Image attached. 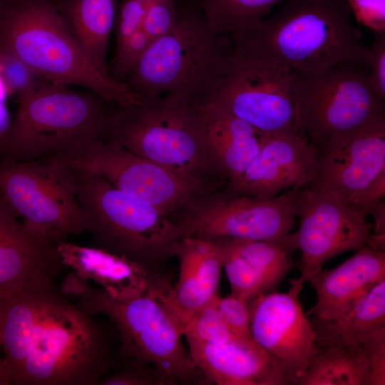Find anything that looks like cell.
I'll return each mask as SVG.
<instances>
[{
    "label": "cell",
    "mask_w": 385,
    "mask_h": 385,
    "mask_svg": "<svg viewBox=\"0 0 385 385\" xmlns=\"http://www.w3.org/2000/svg\"><path fill=\"white\" fill-rule=\"evenodd\" d=\"M9 385H96L113 365L105 327L53 282L0 296Z\"/></svg>",
    "instance_id": "6da1fadb"
},
{
    "label": "cell",
    "mask_w": 385,
    "mask_h": 385,
    "mask_svg": "<svg viewBox=\"0 0 385 385\" xmlns=\"http://www.w3.org/2000/svg\"><path fill=\"white\" fill-rule=\"evenodd\" d=\"M346 0H287L255 29L232 36L235 46L314 73L338 64L369 66L370 47Z\"/></svg>",
    "instance_id": "7a4b0ae2"
},
{
    "label": "cell",
    "mask_w": 385,
    "mask_h": 385,
    "mask_svg": "<svg viewBox=\"0 0 385 385\" xmlns=\"http://www.w3.org/2000/svg\"><path fill=\"white\" fill-rule=\"evenodd\" d=\"M233 50L232 36L212 29L187 1L173 27L151 43L124 83L143 100L168 93L199 106L225 75Z\"/></svg>",
    "instance_id": "3957f363"
},
{
    "label": "cell",
    "mask_w": 385,
    "mask_h": 385,
    "mask_svg": "<svg viewBox=\"0 0 385 385\" xmlns=\"http://www.w3.org/2000/svg\"><path fill=\"white\" fill-rule=\"evenodd\" d=\"M0 51L53 84L85 86L123 107L143 101L125 83L94 67L52 0H0Z\"/></svg>",
    "instance_id": "277c9868"
},
{
    "label": "cell",
    "mask_w": 385,
    "mask_h": 385,
    "mask_svg": "<svg viewBox=\"0 0 385 385\" xmlns=\"http://www.w3.org/2000/svg\"><path fill=\"white\" fill-rule=\"evenodd\" d=\"M103 140L190 181L213 189L227 185L207 152L197 106L175 95L116 105Z\"/></svg>",
    "instance_id": "5b68a950"
},
{
    "label": "cell",
    "mask_w": 385,
    "mask_h": 385,
    "mask_svg": "<svg viewBox=\"0 0 385 385\" xmlns=\"http://www.w3.org/2000/svg\"><path fill=\"white\" fill-rule=\"evenodd\" d=\"M60 289L88 314L105 315L113 322L123 358L153 365L170 384L205 379L182 342L177 321L158 297L115 299L73 272L66 276Z\"/></svg>",
    "instance_id": "8992f818"
},
{
    "label": "cell",
    "mask_w": 385,
    "mask_h": 385,
    "mask_svg": "<svg viewBox=\"0 0 385 385\" xmlns=\"http://www.w3.org/2000/svg\"><path fill=\"white\" fill-rule=\"evenodd\" d=\"M18 101L0 161L31 160L103 140L116 106L91 90L76 91L52 83Z\"/></svg>",
    "instance_id": "52a82bcc"
},
{
    "label": "cell",
    "mask_w": 385,
    "mask_h": 385,
    "mask_svg": "<svg viewBox=\"0 0 385 385\" xmlns=\"http://www.w3.org/2000/svg\"><path fill=\"white\" fill-rule=\"evenodd\" d=\"M72 168L76 195L95 246L158 271L175 256L183 237L174 219L98 174Z\"/></svg>",
    "instance_id": "ba28073f"
},
{
    "label": "cell",
    "mask_w": 385,
    "mask_h": 385,
    "mask_svg": "<svg viewBox=\"0 0 385 385\" xmlns=\"http://www.w3.org/2000/svg\"><path fill=\"white\" fill-rule=\"evenodd\" d=\"M291 84L298 127L316 148L385 117V101L370 84L368 65L293 71Z\"/></svg>",
    "instance_id": "9c48e42d"
},
{
    "label": "cell",
    "mask_w": 385,
    "mask_h": 385,
    "mask_svg": "<svg viewBox=\"0 0 385 385\" xmlns=\"http://www.w3.org/2000/svg\"><path fill=\"white\" fill-rule=\"evenodd\" d=\"M0 194L29 230L56 245L87 232L73 168L56 153L0 161Z\"/></svg>",
    "instance_id": "30bf717a"
},
{
    "label": "cell",
    "mask_w": 385,
    "mask_h": 385,
    "mask_svg": "<svg viewBox=\"0 0 385 385\" xmlns=\"http://www.w3.org/2000/svg\"><path fill=\"white\" fill-rule=\"evenodd\" d=\"M292 71L280 62L234 45L229 68L205 103L220 106L265 135L301 131L292 91Z\"/></svg>",
    "instance_id": "8fae6325"
},
{
    "label": "cell",
    "mask_w": 385,
    "mask_h": 385,
    "mask_svg": "<svg viewBox=\"0 0 385 385\" xmlns=\"http://www.w3.org/2000/svg\"><path fill=\"white\" fill-rule=\"evenodd\" d=\"M297 190L265 199L215 190L192 202L175 220L183 238L266 240L284 247L297 215Z\"/></svg>",
    "instance_id": "7c38bea8"
},
{
    "label": "cell",
    "mask_w": 385,
    "mask_h": 385,
    "mask_svg": "<svg viewBox=\"0 0 385 385\" xmlns=\"http://www.w3.org/2000/svg\"><path fill=\"white\" fill-rule=\"evenodd\" d=\"M72 168L98 174L115 188L175 219L192 202L217 189L173 171L103 140L56 153Z\"/></svg>",
    "instance_id": "4fadbf2b"
},
{
    "label": "cell",
    "mask_w": 385,
    "mask_h": 385,
    "mask_svg": "<svg viewBox=\"0 0 385 385\" xmlns=\"http://www.w3.org/2000/svg\"><path fill=\"white\" fill-rule=\"evenodd\" d=\"M297 232L287 238L289 252L299 250L302 284L320 270L332 257L367 245L371 225L367 215L332 192L298 188Z\"/></svg>",
    "instance_id": "5bb4252c"
},
{
    "label": "cell",
    "mask_w": 385,
    "mask_h": 385,
    "mask_svg": "<svg viewBox=\"0 0 385 385\" xmlns=\"http://www.w3.org/2000/svg\"><path fill=\"white\" fill-rule=\"evenodd\" d=\"M287 292H270L248 302L255 341L274 360L288 384H297L317 352V334L294 279Z\"/></svg>",
    "instance_id": "9a60e30c"
},
{
    "label": "cell",
    "mask_w": 385,
    "mask_h": 385,
    "mask_svg": "<svg viewBox=\"0 0 385 385\" xmlns=\"http://www.w3.org/2000/svg\"><path fill=\"white\" fill-rule=\"evenodd\" d=\"M316 149V173L306 188L332 192L351 205L385 174V117Z\"/></svg>",
    "instance_id": "2e32d148"
},
{
    "label": "cell",
    "mask_w": 385,
    "mask_h": 385,
    "mask_svg": "<svg viewBox=\"0 0 385 385\" xmlns=\"http://www.w3.org/2000/svg\"><path fill=\"white\" fill-rule=\"evenodd\" d=\"M317 167V150L302 131L268 134L240 178L224 190L235 195L270 198L284 190L306 188Z\"/></svg>",
    "instance_id": "e0dca14e"
},
{
    "label": "cell",
    "mask_w": 385,
    "mask_h": 385,
    "mask_svg": "<svg viewBox=\"0 0 385 385\" xmlns=\"http://www.w3.org/2000/svg\"><path fill=\"white\" fill-rule=\"evenodd\" d=\"M62 263L86 281L92 280L111 297L129 299L143 294L158 298L172 285L163 273L101 247L68 240L56 245Z\"/></svg>",
    "instance_id": "ac0fdd59"
},
{
    "label": "cell",
    "mask_w": 385,
    "mask_h": 385,
    "mask_svg": "<svg viewBox=\"0 0 385 385\" xmlns=\"http://www.w3.org/2000/svg\"><path fill=\"white\" fill-rule=\"evenodd\" d=\"M64 268L56 245L29 230L0 194V296L52 283Z\"/></svg>",
    "instance_id": "d6986e66"
},
{
    "label": "cell",
    "mask_w": 385,
    "mask_h": 385,
    "mask_svg": "<svg viewBox=\"0 0 385 385\" xmlns=\"http://www.w3.org/2000/svg\"><path fill=\"white\" fill-rule=\"evenodd\" d=\"M205 379L218 385L288 384L273 358L255 340L209 344L186 339Z\"/></svg>",
    "instance_id": "ffe728a7"
},
{
    "label": "cell",
    "mask_w": 385,
    "mask_h": 385,
    "mask_svg": "<svg viewBox=\"0 0 385 385\" xmlns=\"http://www.w3.org/2000/svg\"><path fill=\"white\" fill-rule=\"evenodd\" d=\"M175 256L180 263L178 280L159 299L180 326L219 295L222 265L217 245L209 240L183 237Z\"/></svg>",
    "instance_id": "44dd1931"
},
{
    "label": "cell",
    "mask_w": 385,
    "mask_h": 385,
    "mask_svg": "<svg viewBox=\"0 0 385 385\" xmlns=\"http://www.w3.org/2000/svg\"><path fill=\"white\" fill-rule=\"evenodd\" d=\"M385 279V253L367 245L333 269H323L308 282L317 293L310 313L314 320H334L349 310L363 295Z\"/></svg>",
    "instance_id": "7402d4cb"
},
{
    "label": "cell",
    "mask_w": 385,
    "mask_h": 385,
    "mask_svg": "<svg viewBox=\"0 0 385 385\" xmlns=\"http://www.w3.org/2000/svg\"><path fill=\"white\" fill-rule=\"evenodd\" d=\"M197 106L210 159L227 186L232 185L259 151L265 134L219 105Z\"/></svg>",
    "instance_id": "603a6c76"
},
{
    "label": "cell",
    "mask_w": 385,
    "mask_h": 385,
    "mask_svg": "<svg viewBox=\"0 0 385 385\" xmlns=\"http://www.w3.org/2000/svg\"><path fill=\"white\" fill-rule=\"evenodd\" d=\"M70 34L94 67L111 77L106 56L118 0H53Z\"/></svg>",
    "instance_id": "cb8c5ba5"
},
{
    "label": "cell",
    "mask_w": 385,
    "mask_h": 385,
    "mask_svg": "<svg viewBox=\"0 0 385 385\" xmlns=\"http://www.w3.org/2000/svg\"><path fill=\"white\" fill-rule=\"evenodd\" d=\"M317 345L356 349L385 327V279L363 295L349 310L332 321L312 322Z\"/></svg>",
    "instance_id": "d4e9b609"
},
{
    "label": "cell",
    "mask_w": 385,
    "mask_h": 385,
    "mask_svg": "<svg viewBox=\"0 0 385 385\" xmlns=\"http://www.w3.org/2000/svg\"><path fill=\"white\" fill-rule=\"evenodd\" d=\"M364 344L356 349L317 346L316 355L297 385H369Z\"/></svg>",
    "instance_id": "484cf974"
},
{
    "label": "cell",
    "mask_w": 385,
    "mask_h": 385,
    "mask_svg": "<svg viewBox=\"0 0 385 385\" xmlns=\"http://www.w3.org/2000/svg\"><path fill=\"white\" fill-rule=\"evenodd\" d=\"M198 8L210 26L233 36L257 29L276 4L284 0H187Z\"/></svg>",
    "instance_id": "4316f807"
},
{
    "label": "cell",
    "mask_w": 385,
    "mask_h": 385,
    "mask_svg": "<svg viewBox=\"0 0 385 385\" xmlns=\"http://www.w3.org/2000/svg\"><path fill=\"white\" fill-rule=\"evenodd\" d=\"M220 239L259 275L267 292H273L294 268L289 252L279 242L238 238Z\"/></svg>",
    "instance_id": "83f0119b"
},
{
    "label": "cell",
    "mask_w": 385,
    "mask_h": 385,
    "mask_svg": "<svg viewBox=\"0 0 385 385\" xmlns=\"http://www.w3.org/2000/svg\"><path fill=\"white\" fill-rule=\"evenodd\" d=\"M217 297L179 326L183 336L209 344H222L238 339L231 333L220 313Z\"/></svg>",
    "instance_id": "f1b7e54d"
},
{
    "label": "cell",
    "mask_w": 385,
    "mask_h": 385,
    "mask_svg": "<svg viewBox=\"0 0 385 385\" xmlns=\"http://www.w3.org/2000/svg\"><path fill=\"white\" fill-rule=\"evenodd\" d=\"M0 76L8 96L17 98L51 82L41 77L15 56L0 51Z\"/></svg>",
    "instance_id": "f546056e"
},
{
    "label": "cell",
    "mask_w": 385,
    "mask_h": 385,
    "mask_svg": "<svg viewBox=\"0 0 385 385\" xmlns=\"http://www.w3.org/2000/svg\"><path fill=\"white\" fill-rule=\"evenodd\" d=\"M217 307L231 333L238 339L255 340L248 302L232 294L216 299Z\"/></svg>",
    "instance_id": "4dcf8cb0"
},
{
    "label": "cell",
    "mask_w": 385,
    "mask_h": 385,
    "mask_svg": "<svg viewBox=\"0 0 385 385\" xmlns=\"http://www.w3.org/2000/svg\"><path fill=\"white\" fill-rule=\"evenodd\" d=\"M130 361L113 372H107L100 379L101 385L169 384V381L158 370L149 371L145 364L129 359Z\"/></svg>",
    "instance_id": "1f68e13d"
},
{
    "label": "cell",
    "mask_w": 385,
    "mask_h": 385,
    "mask_svg": "<svg viewBox=\"0 0 385 385\" xmlns=\"http://www.w3.org/2000/svg\"><path fill=\"white\" fill-rule=\"evenodd\" d=\"M178 14L175 0H148L142 27L153 42L173 27Z\"/></svg>",
    "instance_id": "d6a6232c"
},
{
    "label": "cell",
    "mask_w": 385,
    "mask_h": 385,
    "mask_svg": "<svg viewBox=\"0 0 385 385\" xmlns=\"http://www.w3.org/2000/svg\"><path fill=\"white\" fill-rule=\"evenodd\" d=\"M148 0H123L118 6L114 29L115 49L142 28Z\"/></svg>",
    "instance_id": "836d02e7"
},
{
    "label": "cell",
    "mask_w": 385,
    "mask_h": 385,
    "mask_svg": "<svg viewBox=\"0 0 385 385\" xmlns=\"http://www.w3.org/2000/svg\"><path fill=\"white\" fill-rule=\"evenodd\" d=\"M372 31L374 40L370 47L369 79L376 94L385 101V30Z\"/></svg>",
    "instance_id": "e575fe53"
},
{
    "label": "cell",
    "mask_w": 385,
    "mask_h": 385,
    "mask_svg": "<svg viewBox=\"0 0 385 385\" xmlns=\"http://www.w3.org/2000/svg\"><path fill=\"white\" fill-rule=\"evenodd\" d=\"M369 364V385L385 384V327L376 332L364 343Z\"/></svg>",
    "instance_id": "d590c367"
},
{
    "label": "cell",
    "mask_w": 385,
    "mask_h": 385,
    "mask_svg": "<svg viewBox=\"0 0 385 385\" xmlns=\"http://www.w3.org/2000/svg\"><path fill=\"white\" fill-rule=\"evenodd\" d=\"M360 24L372 31L385 30V0H346Z\"/></svg>",
    "instance_id": "8d00e7d4"
},
{
    "label": "cell",
    "mask_w": 385,
    "mask_h": 385,
    "mask_svg": "<svg viewBox=\"0 0 385 385\" xmlns=\"http://www.w3.org/2000/svg\"><path fill=\"white\" fill-rule=\"evenodd\" d=\"M8 93L0 76V148L10 128L11 120L6 106Z\"/></svg>",
    "instance_id": "74e56055"
},
{
    "label": "cell",
    "mask_w": 385,
    "mask_h": 385,
    "mask_svg": "<svg viewBox=\"0 0 385 385\" xmlns=\"http://www.w3.org/2000/svg\"><path fill=\"white\" fill-rule=\"evenodd\" d=\"M2 343L0 336V385H9L4 373Z\"/></svg>",
    "instance_id": "f35d334b"
},
{
    "label": "cell",
    "mask_w": 385,
    "mask_h": 385,
    "mask_svg": "<svg viewBox=\"0 0 385 385\" xmlns=\"http://www.w3.org/2000/svg\"><path fill=\"white\" fill-rule=\"evenodd\" d=\"M52 1H53V0H52Z\"/></svg>",
    "instance_id": "ab89813d"
}]
</instances>
